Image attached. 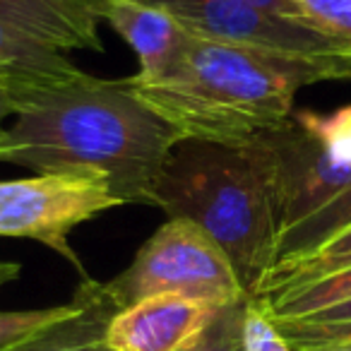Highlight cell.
Wrapping results in <instances>:
<instances>
[{
  "instance_id": "5",
  "label": "cell",
  "mask_w": 351,
  "mask_h": 351,
  "mask_svg": "<svg viewBox=\"0 0 351 351\" xmlns=\"http://www.w3.org/2000/svg\"><path fill=\"white\" fill-rule=\"evenodd\" d=\"M118 308L149 296H186L212 306H231L243 298L234 267L224 250L188 219L171 217L137 250L118 277L104 284Z\"/></svg>"
},
{
  "instance_id": "23",
  "label": "cell",
  "mask_w": 351,
  "mask_h": 351,
  "mask_svg": "<svg viewBox=\"0 0 351 351\" xmlns=\"http://www.w3.org/2000/svg\"><path fill=\"white\" fill-rule=\"evenodd\" d=\"M12 113H15V94L10 89L0 87V145H5V135H8L5 121Z\"/></svg>"
},
{
  "instance_id": "12",
  "label": "cell",
  "mask_w": 351,
  "mask_h": 351,
  "mask_svg": "<svg viewBox=\"0 0 351 351\" xmlns=\"http://www.w3.org/2000/svg\"><path fill=\"white\" fill-rule=\"evenodd\" d=\"M82 70L65 51L51 49L0 20V87L20 94L25 89L73 80Z\"/></svg>"
},
{
  "instance_id": "22",
  "label": "cell",
  "mask_w": 351,
  "mask_h": 351,
  "mask_svg": "<svg viewBox=\"0 0 351 351\" xmlns=\"http://www.w3.org/2000/svg\"><path fill=\"white\" fill-rule=\"evenodd\" d=\"M301 320H306V322H351V301L325 308V311L315 313V315L301 317Z\"/></svg>"
},
{
  "instance_id": "24",
  "label": "cell",
  "mask_w": 351,
  "mask_h": 351,
  "mask_svg": "<svg viewBox=\"0 0 351 351\" xmlns=\"http://www.w3.org/2000/svg\"><path fill=\"white\" fill-rule=\"evenodd\" d=\"M296 351H351V339L346 341H327V344H308V346H293Z\"/></svg>"
},
{
  "instance_id": "17",
  "label": "cell",
  "mask_w": 351,
  "mask_h": 351,
  "mask_svg": "<svg viewBox=\"0 0 351 351\" xmlns=\"http://www.w3.org/2000/svg\"><path fill=\"white\" fill-rule=\"evenodd\" d=\"M77 311V298L63 306L32 308V311H0V351L25 341L27 337L36 335L44 327L63 320Z\"/></svg>"
},
{
  "instance_id": "20",
  "label": "cell",
  "mask_w": 351,
  "mask_h": 351,
  "mask_svg": "<svg viewBox=\"0 0 351 351\" xmlns=\"http://www.w3.org/2000/svg\"><path fill=\"white\" fill-rule=\"evenodd\" d=\"M274 320V317H272ZM291 346L327 344V341L351 339V322H306V320H274Z\"/></svg>"
},
{
  "instance_id": "27",
  "label": "cell",
  "mask_w": 351,
  "mask_h": 351,
  "mask_svg": "<svg viewBox=\"0 0 351 351\" xmlns=\"http://www.w3.org/2000/svg\"><path fill=\"white\" fill-rule=\"evenodd\" d=\"M0 154H3V145H0Z\"/></svg>"
},
{
  "instance_id": "28",
  "label": "cell",
  "mask_w": 351,
  "mask_h": 351,
  "mask_svg": "<svg viewBox=\"0 0 351 351\" xmlns=\"http://www.w3.org/2000/svg\"><path fill=\"white\" fill-rule=\"evenodd\" d=\"M94 3H97V0H94ZM97 8H99V5H97Z\"/></svg>"
},
{
  "instance_id": "26",
  "label": "cell",
  "mask_w": 351,
  "mask_h": 351,
  "mask_svg": "<svg viewBox=\"0 0 351 351\" xmlns=\"http://www.w3.org/2000/svg\"><path fill=\"white\" fill-rule=\"evenodd\" d=\"M106 3H132V0H97V5H106Z\"/></svg>"
},
{
  "instance_id": "19",
  "label": "cell",
  "mask_w": 351,
  "mask_h": 351,
  "mask_svg": "<svg viewBox=\"0 0 351 351\" xmlns=\"http://www.w3.org/2000/svg\"><path fill=\"white\" fill-rule=\"evenodd\" d=\"M308 22L351 44V0H296Z\"/></svg>"
},
{
  "instance_id": "10",
  "label": "cell",
  "mask_w": 351,
  "mask_h": 351,
  "mask_svg": "<svg viewBox=\"0 0 351 351\" xmlns=\"http://www.w3.org/2000/svg\"><path fill=\"white\" fill-rule=\"evenodd\" d=\"M0 20L58 51H104L94 0H0Z\"/></svg>"
},
{
  "instance_id": "11",
  "label": "cell",
  "mask_w": 351,
  "mask_h": 351,
  "mask_svg": "<svg viewBox=\"0 0 351 351\" xmlns=\"http://www.w3.org/2000/svg\"><path fill=\"white\" fill-rule=\"evenodd\" d=\"M75 298L77 311L73 315L44 327L5 351H113L106 344V330L121 308L113 303L104 284L92 277L82 279Z\"/></svg>"
},
{
  "instance_id": "9",
  "label": "cell",
  "mask_w": 351,
  "mask_h": 351,
  "mask_svg": "<svg viewBox=\"0 0 351 351\" xmlns=\"http://www.w3.org/2000/svg\"><path fill=\"white\" fill-rule=\"evenodd\" d=\"M99 17L135 51L140 70L132 80L137 82H156L171 73L191 41L181 22L147 0L106 3L99 8Z\"/></svg>"
},
{
  "instance_id": "4",
  "label": "cell",
  "mask_w": 351,
  "mask_h": 351,
  "mask_svg": "<svg viewBox=\"0 0 351 351\" xmlns=\"http://www.w3.org/2000/svg\"><path fill=\"white\" fill-rule=\"evenodd\" d=\"M250 145L267 169L282 234L351 186V104L293 108Z\"/></svg>"
},
{
  "instance_id": "6",
  "label": "cell",
  "mask_w": 351,
  "mask_h": 351,
  "mask_svg": "<svg viewBox=\"0 0 351 351\" xmlns=\"http://www.w3.org/2000/svg\"><path fill=\"white\" fill-rule=\"evenodd\" d=\"M101 176L36 173L0 181V239H29L68 260L82 279H89L70 234L80 224L121 207Z\"/></svg>"
},
{
  "instance_id": "7",
  "label": "cell",
  "mask_w": 351,
  "mask_h": 351,
  "mask_svg": "<svg viewBox=\"0 0 351 351\" xmlns=\"http://www.w3.org/2000/svg\"><path fill=\"white\" fill-rule=\"evenodd\" d=\"M193 36L308 60L351 58V44L313 25L279 17L245 0H147Z\"/></svg>"
},
{
  "instance_id": "13",
  "label": "cell",
  "mask_w": 351,
  "mask_h": 351,
  "mask_svg": "<svg viewBox=\"0 0 351 351\" xmlns=\"http://www.w3.org/2000/svg\"><path fill=\"white\" fill-rule=\"evenodd\" d=\"M349 267H351V226H346L344 231L332 236L330 241H325L313 253L274 265L265 274L253 301H265V298H272L277 293L291 291V289L306 287V284H313L317 279H325L330 274L344 272Z\"/></svg>"
},
{
  "instance_id": "8",
  "label": "cell",
  "mask_w": 351,
  "mask_h": 351,
  "mask_svg": "<svg viewBox=\"0 0 351 351\" xmlns=\"http://www.w3.org/2000/svg\"><path fill=\"white\" fill-rule=\"evenodd\" d=\"M221 306L186 296H149L118 311L106 330L113 351H183Z\"/></svg>"
},
{
  "instance_id": "16",
  "label": "cell",
  "mask_w": 351,
  "mask_h": 351,
  "mask_svg": "<svg viewBox=\"0 0 351 351\" xmlns=\"http://www.w3.org/2000/svg\"><path fill=\"white\" fill-rule=\"evenodd\" d=\"M250 298L221 306L207 327L183 351H245L243 320Z\"/></svg>"
},
{
  "instance_id": "1",
  "label": "cell",
  "mask_w": 351,
  "mask_h": 351,
  "mask_svg": "<svg viewBox=\"0 0 351 351\" xmlns=\"http://www.w3.org/2000/svg\"><path fill=\"white\" fill-rule=\"evenodd\" d=\"M0 161L39 173L101 176L123 205L156 207V183L183 140L125 80L80 73L15 94Z\"/></svg>"
},
{
  "instance_id": "3",
  "label": "cell",
  "mask_w": 351,
  "mask_h": 351,
  "mask_svg": "<svg viewBox=\"0 0 351 351\" xmlns=\"http://www.w3.org/2000/svg\"><path fill=\"white\" fill-rule=\"evenodd\" d=\"M166 217L197 224L229 258L243 291L255 298L272 269L282 226L267 169L253 145L181 140L156 183Z\"/></svg>"
},
{
  "instance_id": "18",
  "label": "cell",
  "mask_w": 351,
  "mask_h": 351,
  "mask_svg": "<svg viewBox=\"0 0 351 351\" xmlns=\"http://www.w3.org/2000/svg\"><path fill=\"white\" fill-rule=\"evenodd\" d=\"M243 344L245 351H296L291 341L282 335L277 322L258 301L250 298L243 320Z\"/></svg>"
},
{
  "instance_id": "14",
  "label": "cell",
  "mask_w": 351,
  "mask_h": 351,
  "mask_svg": "<svg viewBox=\"0 0 351 351\" xmlns=\"http://www.w3.org/2000/svg\"><path fill=\"white\" fill-rule=\"evenodd\" d=\"M346 226H351V186L346 188V191H341L337 197H332L320 210L308 215L306 219L289 226V229L279 236L274 265L313 253V250L320 248L325 241H330L332 236L344 231Z\"/></svg>"
},
{
  "instance_id": "2",
  "label": "cell",
  "mask_w": 351,
  "mask_h": 351,
  "mask_svg": "<svg viewBox=\"0 0 351 351\" xmlns=\"http://www.w3.org/2000/svg\"><path fill=\"white\" fill-rule=\"evenodd\" d=\"M344 63L289 58L191 34L171 73L156 82H125L183 140L241 147L291 116L303 84L344 80Z\"/></svg>"
},
{
  "instance_id": "21",
  "label": "cell",
  "mask_w": 351,
  "mask_h": 351,
  "mask_svg": "<svg viewBox=\"0 0 351 351\" xmlns=\"http://www.w3.org/2000/svg\"><path fill=\"white\" fill-rule=\"evenodd\" d=\"M245 3H250V5L260 8V10L265 12H272V15H279V17H289V20H298V22H306V25H311L306 17V12L298 8L296 0H245ZM315 27V25H313Z\"/></svg>"
},
{
  "instance_id": "25",
  "label": "cell",
  "mask_w": 351,
  "mask_h": 351,
  "mask_svg": "<svg viewBox=\"0 0 351 351\" xmlns=\"http://www.w3.org/2000/svg\"><path fill=\"white\" fill-rule=\"evenodd\" d=\"M22 267L17 263H0V289L5 287V284L15 282L20 277Z\"/></svg>"
},
{
  "instance_id": "15",
  "label": "cell",
  "mask_w": 351,
  "mask_h": 351,
  "mask_svg": "<svg viewBox=\"0 0 351 351\" xmlns=\"http://www.w3.org/2000/svg\"><path fill=\"white\" fill-rule=\"evenodd\" d=\"M344 301H351V267L258 303L274 320H301Z\"/></svg>"
}]
</instances>
